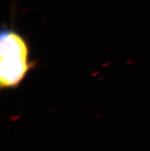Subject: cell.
I'll return each instance as SVG.
<instances>
[{
    "instance_id": "cell-1",
    "label": "cell",
    "mask_w": 150,
    "mask_h": 151,
    "mask_svg": "<svg viewBox=\"0 0 150 151\" xmlns=\"http://www.w3.org/2000/svg\"><path fill=\"white\" fill-rule=\"evenodd\" d=\"M0 58V87L2 89L16 88L32 68L25 38L13 30H2Z\"/></svg>"
}]
</instances>
